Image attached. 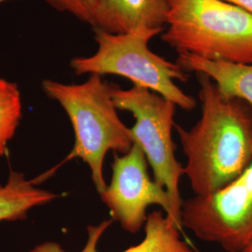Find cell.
I'll return each mask as SVG.
<instances>
[{
	"mask_svg": "<svg viewBox=\"0 0 252 252\" xmlns=\"http://www.w3.org/2000/svg\"><path fill=\"white\" fill-rule=\"evenodd\" d=\"M202 115L186 130L176 125L187 162L184 172L196 196H207L237 179L252 162V107L223 96L215 82L197 74Z\"/></svg>",
	"mask_w": 252,
	"mask_h": 252,
	"instance_id": "6da1fadb",
	"label": "cell"
},
{
	"mask_svg": "<svg viewBox=\"0 0 252 252\" xmlns=\"http://www.w3.org/2000/svg\"><path fill=\"white\" fill-rule=\"evenodd\" d=\"M41 86L49 98L60 104L72 125L75 141L65 161L81 159L85 162L100 195L108 185L103 167L108 152L126 154L135 143L131 128L118 115L113 85L100 75H90L79 84L44 80Z\"/></svg>",
	"mask_w": 252,
	"mask_h": 252,
	"instance_id": "7a4b0ae2",
	"label": "cell"
},
{
	"mask_svg": "<svg viewBox=\"0 0 252 252\" xmlns=\"http://www.w3.org/2000/svg\"><path fill=\"white\" fill-rule=\"evenodd\" d=\"M162 40L178 54L252 63V14L226 0H166Z\"/></svg>",
	"mask_w": 252,
	"mask_h": 252,
	"instance_id": "3957f363",
	"label": "cell"
},
{
	"mask_svg": "<svg viewBox=\"0 0 252 252\" xmlns=\"http://www.w3.org/2000/svg\"><path fill=\"white\" fill-rule=\"evenodd\" d=\"M97 50L86 57H75L70 68L77 76L115 75L170 100L184 110H192L196 101L185 94L176 81L186 82L189 73L180 64L149 49V42L163 30L139 28L126 34H110L94 28Z\"/></svg>",
	"mask_w": 252,
	"mask_h": 252,
	"instance_id": "277c9868",
	"label": "cell"
},
{
	"mask_svg": "<svg viewBox=\"0 0 252 252\" xmlns=\"http://www.w3.org/2000/svg\"><path fill=\"white\" fill-rule=\"evenodd\" d=\"M112 98L118 109L129 111L135 118V124L131 128L134 141L144 152L154 180L167 190L177 221L182 227L183 200L180 196V181L185 172L184 166L176 158L177 146L172 138V129L176 126V104L136 85L130 89L113 85Z\"/></svg>",
	"mask_w": 252,
	"mask_h": 252,
	"instance_id": "5b68a950",
	"label": "cell"
},
{
	"mask_svg": "<svg viewBox=\"0 0 252 252\" xmlns=\"http://www.w3.org/2000/svg\"><path fill=\"white\" fill-rule=\"evenodd\" d=\"M181 222L202 241L243 252L252 242V162L222 189L183 201Z\"/></svg>",
	"mask_w": 252,
	"mask_h": 252,
	"instance_id": "8992f818",
	"label": "cell"
},
{
	"mask_svg": "<svg viewBox=\"0 0 252 252\" xmlns=\"http://www.w3.org/2000/svg\"><path fill=\"white\" fill-rule=\"evenodd\" d=\"M111 168L110 182L100 196L113 221L126 232L137 234L146 223L148 207L156 205L178 223L167 190L151 179L144 152L136 142L126 154H114Z\"/></svg>",
	"mask_w": 252,
	"mask_h": 252,
	"instance_id": "52a82bcc",
	"label": "cell"
},
{
	"mask_svg": "<svg viewBox=\"0 0 252 252\" xmlns=\"http://www.w3.org/2000/svg\"><path fill=\"white\" fill-rule=\"evenodd\" d=\"M166 0H97L94 27L110 34H126L139 28L164 30Z\"/></svg>",
	"mask_w": 252,
	"mask_h": 252,
	"instance_id": "ba28073f",
	"label": "cell"
},
{
	"mask_svg": "<svg viewBox=\"0 0 252 252\" xmlns=\"http://www.w3.org/2000/svg\"><path fill=\"white\" fill-rule=\"evenodd\" d=\"M112 220L87 228L88 238L81 252H99L97 246ZM180 226L162 210L150 213L144 225V239L122 252H195L180 236Z\"/></svg>",
	"mask_w": 252,
	"mask_h": 252,
	"instance_id": "9c48e42d",
	"label": "cell"
},
{
	"mask_svg": "<svg viewBox=\"0 0 252 252\" xmlns=\"http://www.w3.org/2000/svg\"><path fill=\"white\" fill-rule=\"evenodd\" d=\"M177 63L187 73L208 76L223 96L244 100L252 107V63L210 61L189 54H180Z\"/></svg>",
	"mask_w": 252,
	"mask_h": 252,
	"instance_id": "30bf717a",
	"label": "cell"
},
{
	"mask_svg": "<svg viewBox=\"0 0 252 252\" xmlns=\"http://www.w3.org/2000/svg\"><path fill=\"white\" fill-rule=\"evenodd\" d=\"M58 197L57 193L38 188L21 172L12 171L8 180L0 184V221L21 220L35 207Z\"/></svg>",
	"mask_w": 252,
	"mask_h": 252,
	"instance_id": "8fae6325",
	"label": "cell"
},
{
	"mask_svg": "<svg viewBox=\"0 0 252 252\" xmlns=\"http://www.w3.org/2000/svg\"><path fill=\"white\" fill-rule=\"evenodd\" d=\"M22 96L18 85L0 78V158L15 135L22 118Z\"/></svg>",
	"mask_w": 252,
	"mask_h": 252,
	"instance_id": "7c38bea8",
	"label": "cell"
},
{
	"mask_svg": "<svg viewBox=\"0 0 252 252\" xmlns=\"http://www.w3.org/2000/svg\"><path fill=\"white\" fill-rule=\"evenodd\" d=\"M52 8L71 14L82 23L94 27L97 0H44Z\"/></svg>",
	"mask_w": 252,
	"mask_h": 252,
	"instance_id": "4fadbf2b",
	"label": "cell"
},
{
	"mask_svg": "<svg viewBox=\"0 0 252 252\" xmlns=\"http://www.w3.org/2000/svg\"><path fill=\"white\" fill-rule=\"evenodd\" d=\"M29 252H68L63 247L54 241H46L33 248Z\"/></svg>",
	"mask_w": 252,
	"mask_h": 252,
	"instance_id": "5bb4252c",
	"label": "cell"
},
{
	"mask_svg": "<svg viewBox=\"0 0 252 252\" xmlns=\"http://www.w3.org/2000/svg\"><path fill=\"white\" fill-rule=\"evenodd\" d=\"M252 14V0H226Z\"/></svg>",
	"mask_w": 252,
	"mask_h": 252,
	"instance_id": "9a60e30c",
	"label": "cell"
},
{
	"mask_svg": "<svg viewBox=\"0 0 252 252\" xmlns=\"http://www.w3.org/2000/svg\"><path fill=\"white\" fill-rule=\"evenodd\" d=\"M242 252H252V242Z\"/></svg>",
	"mask_w": 252,
	"mask_h": 252,
	"instance_id": "2e32d148",
	"label": "cell"
},
{
	"mask_svg": "<svg viewBox=\"0 0 252 252\" xmlns=\"http://www.w3.org/2000/svg\"><path fill=\"white\" fill-rule=\"evenodd\" d=\"M6 1H11V0H0V4L3 2H6Z\"/></svg>",
	"mask_w": 252,
	"mask_h": 252,
	"instance_id": "e0dca14e",
	"label": "cell"
}]
</instances>
